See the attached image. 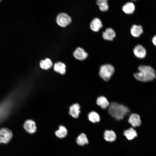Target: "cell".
Returning <instances> with one entry per match:
<instances>
[{"label": "cell", "mask_w": 156, "mask_h": 156, "mask_svg": "<svg viewBox=\"0 0 156 156\" xmlns=\"http://www.w3.org/2000/svg\"><path fill=\"white\" fill-rule=\"evenodd\" d=\"M128 122L133 127L139 126L141 124L140 117L136 114H132L130 115Z\"/></svg>", "instance_id": "ba28073f"}, {"label": "cell", "mask_w": 156, "mask_h": 156, "mask_svg": "<svg viewBox=\"0 0 156 156\" xmlns=\"http://www.w3.org/2000/svg\"><path fill=\"white\" fill-rule=\"evenodd\" d=\"M76 142L80 146H83L88 144V141L86 134L84 133H81L77 138Z\"/></svg>", "instance_id": "ffe728a7"}, {"label": "cell", "mask_w": 156, "mask_h": 156, "mask_svg": "<svg viewBox=\"0 0 156 156\" xmlns=\"http://www.w3.org/2000/svg\"><path fill=\"white\" fill-rule=\"evenodd\" d=\"M73 55L75 57L77 60H83L87 58L88 54L83 49L78 47L74 51Z\"/></svg>", "instance_id": "9c48e42d"}, {"label": "cell", "mask_w": 156, "mask_h": 156, "mask_svg": "<svg viewBox=\"0 0 156 156\" xmlns=\"http://www.w3.org/2000/svg\"><path fill=\"white\" fill-rule=\"evenodd\" d=\"M133 51L135 55L139 58H144L146 55V50L145 48L141 45H136L134 48Z\"/></svg>", "instance_id": "52a82bcc"}, {"label": "cell", "mask_w": 156, "mask_h": 156, "mask_svg": "<svg viewBox=\"0 0 156 156\" xmlns=\"http://www.w3.org/2000/svg\"><path fill=\"white\" fill-rule=\"evenodd\" d=\"M71 21V17L67 14L61 13L57 16L56 22L57 24L62 27H65L69 25Z\"/></svg>", "instance_id": "277c9868"}, {"label": "cell", "mask_w": 156, "mask_h": 156, "mask_svg": "<svg viewBox=\"0 0 156 156\" xmlns=\"http://www.w3.org/2000/svg\"><path fill=\"white\" fill-rule=\"evenodd\" d=\"M23 127L25 130L31 134L34 133L36 130V126L35 122L31 120H28L25 121L24 123Z\"/></svg>", "instance_id": "8992f818"}, {"label": "cell", "mask_w": 156, "mask_h": 156, "mask_svg": "<svg viewBox=\"0 0 156 156\" xmlns=\"http://www.w3.org/2000/svg\"><path fill=\"white\" fill-rule=\"evenodd\" d=\"M114 72V68L113 66L109 64H105L100 67L99 74L104 80H109Z\"/></svg>", "instance_id": "3957f363"}, {"label": "cell", "mask_w": 156, "mask_h": 156, "mask_svg": "<svg viewBox=\"0 0 156 156\" xmlns=\"http://www.w3.org/2000/svg\"><path fill=\"white\" fill-rule=\"evenodd\" d=\"M123 11L127 14H131L133 13L135 10V6L132 2H128L125 4L122 7Z\"/></svg>", "instance_id": "5bb4252c"}, {"label": "cell", "mask_w": 156, "mask_h": 156, "mask_svg": "<svg viewBox=\"0 0 156 156\" xmlns=\"http://www.w3.org/2000/svg\"><path fill=\"white\" fill-rule=\"evenodd\" d=\"M130 31L133 36L137 37H139L143 33V29L141 25H134L132 26Z\"/></svg>", "instance_id": "4fadbf2b"}, {"label": "cell", "mask_w": 156, "mask_h": 156, "mask_svg": "<svg viewBox=\"0 0 156 156\" xmlns=\"http://www.w3.org/2000/svg\"><path fill=\"white\" fill-rule=\"evenodd\" d=\"M129 112L126 106L116 102L112 103L108 109V113L117 120L122 119Z\"/></svg>", "instance_id": "7a4b0ae2"}, {"label": "cell", "mask_w": 156, "mask_h": 156, "mask_svg": "<svg viewBox=\"0 0 156 156\" xmlns=\"http://www.w3.org/2000/svg\"><path fill=\"white\" fill-rule=\"evenodd\" d=\"M80 106L77 103L74 104L70 107L69 113L73 117L78 118L80 112Z\"/></svg>", "instance_id": "30bf717a"}, {"label": "cell", "mask_w": 156, "mask_h": 156, "mask_svg": "<svg viewBox=\"0 0 156 156\" xmlns=\"http://www.w3.org/2000/svg\"><path fill=\"white\" fill-rule=\"evenodd\" d=\"M139 72L134 74L135 78L143 82L151 81L155 78V72L154 69L149 66L141 65L138 67Z\"/></svg>", "instance_id": "6da1fadb"}, {"label": "cell", "mask_w": 156, "mask_h": 156, "mask_svg": "<svg viewBox=\"0 0 156 156\" xmlns=\"http://www.w3.org/2000/svg\"><path fill=\"white\" fill-rule=\"evenodd\" d=\"M67 132V130L65 127L60 125L58 129L55 131V134L58 138H62L66 136Z\"/></svg>", "instance_id": "d6986e66"}, {"label": "cell", "mask_w": 156, "mask_h": 156, "mask_svg": "<svg viewBox=\"0 0 156 156\" xmlns=\"http://www.w3.org/2000/svg\"><path fill=\"white\" fill-rule=\"evenodd\" d=\"M52 65L51 60L49 58H47L44 60L41 61L40 62V66L42 69L47 70L50 68Z\"/></svg>", "instance_id": "44dd1931"}, {"label": "cell", "mask_w": 156, "mask_h": 156, "mask_svg": "<svg viewBox=\"0 0 156 156\" xmlns=\"http://www.w3.org/2000/svg\"><path fill=\"white\" fill-rule=\"evenodd\" d=\"M97 104L103 109H105L109 105L108 101L107 99L103 96L99 97L96 100Z\"/></svg>", "instance_id": "e0dca14e"}, {"label": "cell", "mask_w": 156, "mask_h": 156, "mask_svg": "<svg viewBox=\"0 0 156 156\" xmlns=\"http://www.w3.org/2000/svg\"><path fill=\"white\" fill-rule=\"evenodd\" d=\"M66 67L64 63L59 62L54 64L53 68L55 71L63 75L66 72Z\"/></svg>", "instance_id": "2e32d148"}, {"label": "cell", "mask_w": 156, "mask_h": 156, "mask_svg": "<svg viewBox=\"0 0 156 156\" xmlns=\"http://www.w3.org/2000/svg\"><path fill=\"white\" fill-rule=\"evenodd\" d=\"M103 27L101 20L98 18H94L91 22L90 27L91 29L95 32L98 31Z\"/></svg>", "instance_id": "8fae6325"}, {"label": "cell", "mask_w": 156, "mask_h": 156, "mask_svg": "<svg viewBox=\"0 0 156 156\" xmlns=\"http://www.w3.org/2000/svg\"><path fill=\"white\" fill-rule=\"evenodd\" d=\"M152 42L153 44L156 46V35H155L152 38Z\"/></svg>", "instance_id": "d4e9b609"}, {"label": "cell", "mask_w": 156, "mask_h": 156, "mask_svg": "<svg viewBox=\"0 0 156 156\" xmlns=\"http://www.w3.org/2000/svg\"><path fill=\"white\" fill-rule=\"evenodd\" d=\"M97 4L99 7L103 6L108 5L107 1L106 0H98L96 1Z\"/></svg>", "instance_id": "603a6c76"}, {"label": "cell", "mask_w": 156, "mask_h": 156, "mask_svg": "<svg viewBox=\"0 0 156 156\" xmlns=\"http://www.w3.org/2000/svg\"><path fill=\"white\" fill-rule=\"evenodd\" d=\"M12 137V132L9 129L6 128H2L0 129V143H8Z\"/></svg>", "instance_id": "5b68a950"}, {"label": "cell", "mask_w": 156, "mask_h": 156, "mask_svg": "<svg viewBox=\"0 0 156 156\" xmlns=\"http://www.w3.org/2000/svg\"><path fill=\"white\" fill-rule=\"evenodd\" d=\"M99 9L102 11L105 12L107 11L109 8V6L108 5L102 6L99 7Z\"/></svg>", "instance_id": "cb8c5ba5"}, {"label": "cell", "mask_w": 156, "mask_h": 156, "mask_svg": "<svg viewBox=\"0 0 156 156\" xmlns=\"http://www.w3.org/2000/svg\"><path fill=\"white\" fill-rule=\"evenodd\" d=\"M102 36L105 40H112L115 37L116 34L113 29L111 28H108L103 32Z\"/></svg>", "instance_id": "7c38bea8"}, {"label": "cell", "mask_w": 156, "mask_h": 156, "mask_svg": "<svg viewBox=\"0 0 156 156\" xmlns=\"http://www.w3.org/2000/svg\"><path fill=\"white\" fill-rule=\"evenodd\" d=\"M123 134L129 140L134 139L137 136L136 131L132 128H131L125 130Z\"/></svg>", "instance_id": "ac0fdd59"}, {"label": "cell", "mask_w": 156, "mask_h": 156, "mask_svg": "<svg viewBox=\"0 0 156 156\" xmlns=\"http://www.w3.org/2000/svg\"><path fill=\"white\" fill-rule=\"evenodd\" d=\"M116 135L115 133L112 130H106L104 133V138L108 142H112L116 139Z\"/></svg>", "instance_id": "9a60e30c"}, {"label": "cell", "mask_w": 156, "mask_h": 156, "mask_svg": "<svg viewBox=\"0 0 156 156\" xmlns=\"http://www.w3.org/2000/svg\"><path fill=\"white\" fill-rule=\"evenodd\" d=\"M89 120L93 123H95L99 121L100 116L96 112L92 111L90 112L88 115Z\"/></svg>", "instance_id": "7402d4cb"}]
</instances>
